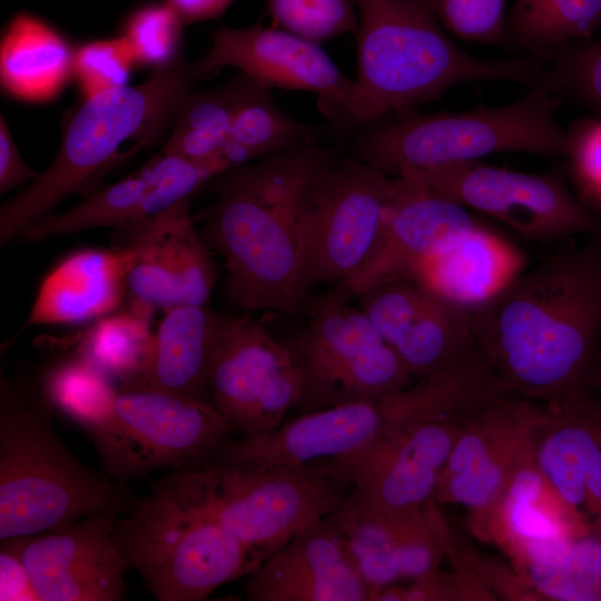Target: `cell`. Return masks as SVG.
<instances>
[{"label": "cell", "instance_id": "obj_27", "mask_svg": "<svg viewBox=\"0 0 601 601\" xmlns=\"http://www.w3.org/2000/svg\"><path fill=\"white\" fill-rule=\"evenodd\" d=\"M239 72L219 88L191 93L179 104L171 131L162 151L199 162H216L229 170L223 160L227 136L249 83Z\"/></svg>", "mask_w": 601, "mask_h": 601}, {"label": "cell", "instance_id": "obj_42", "mask_svg": "<svg viewBox=\"0 0 601 601\" xmlns=\"http://www.w3.org/2000/svg\"><path fill=\"white\" fill-rule=\"evenodd\" d=\"M38 176L22 160L8 124L0 115V193L21 185L22 183L35 179Z\"/></svg>", "mask_w": 601, "mask_h": 601}, {"label": "cell", "instance_id": "obj_15", "mask_svg": "<svg viewBox=\"0 0 601 601\" xmlns=\"http://www.w3.org/2000/svg\"><path fill=\"white\" fill-rule=\"evenodd\" d=\"M224 171L216 162H199L160 150L135 173L97 189L71 209L46 216L19 240L36 243L57 235L111 227L115 248H129Z\"/></svg>", "mask_w": 601, "mask_h": 601}, {"label": "cell", "instance_id": "obj_20", "mask_svg": "<svg viewBox=\"0 0 601 601\" xmlns=\"http://www.w3.org/2000/svg\"><path fill=\"white\" fill-rule=\"evenodd\" d=\"M394 179L375 252L352 279L338 286L347 296H357L386 280L411 277L426 258L480 224L471 210L417 178L404 175Z\"/></svg>", "mask_w": 601, "mask_h": 601}, {"label": "cell", "instance_id": "obj_16", "mask_svg": "<svg viewBox=\"0 0 601 601\" xmlns=\"http://www.w3.org/2000/svg\"><path fill=\"white\" fill-rule=\"evenodd\" d=\"M465 422L443 417L401 425L334 462L364 510L392 522L411 520L433 499Z\"/></svg>", "mask_w": 601, "mask_h": 601}, {"label": "cell", "instance_id": "obj_29", "mask_svg": "<svg viewBox=\"0 0 601 601\" xmlns=\"http://www.w3.org/2000/svg\"><path fill=\"white\" fill-rule=\"evenodd\" d=\"M314 131L282 111L270 90L250 79L234 116L223 160L231 169L311 140Z\"/></svg>", "mask_w": 601, "mask_h": 601}, {"label": "cell", "instance_id": "obj_9", "mask_svg": "<svg viewBox=\"0 0 601 601\" xmlns=\"http://www.w3.org/2000/svg\"><path fill=\"white\" fill-rule=\"evenodd\" d=\"M85 432L118 482L208 460L234 434L210 402L140 384L116 391Z\"/></svg>", "mask_w": 601, "mask_h": 601}, {"label": "cell", "instance_id": "obj_28", "mask_svg": "<svg viewBox=\"0 0 601 601\" xmlns=\"http://www.w3.org/2000/svg\"><path fill=\"white\" fill-rule=\"evenodd\" d=\"M601 28V0H516L506 16L511 48L549 60Z\"/></svg>", "mask_w": 601, "mask_h": 601}, {"label": "cell", "instance_id": "obj_7", "mask_svg": "<svg viewBox=\"0 0 601 601\" xmlns=\"http://www.w3.org/2000/svg\"><path fill=\"white\" fill-rule=\"evenodd\" d=\"M559 100L540 85L499 107L405 116L362 132L353 142V156L393 178L500 152L562 157L566 130L554 115Z\"/></svg>", "mask_w": 601, "mask_h": 601}, {"label": "cell", "instance_id": "obj_8", "mask_svg": "<svg viewBox=\"0 0 601 601\" xmlns=\"http://www.w3.org/2000/svg\"><path fill=\"white\" fill-rule=\"evenodd\" d=\"M115 536L130 569L159 601H203L262 564L218 523L155 487L130 514L118 516Z\"/></svg>", "mask_w": 601, "mask_h": 601}, {"label": "cell", "instance_id": "obj_1", "mask_svg": "<svg viewBox=\"0 0 601 601\" xmlns=\"http://www.w3.org/2000/svg\"><path fill=\"white\" fill-rule=\"evenodd\" d=\"M476 342L506 390L549 403L593 386L601 357V235L523 268L472 308Z\"/></svg>", "mask_w": 601, "mask_h": 601}, {"label": "cell", "instance_id": "obj_23", "mask_svg": "<svg viewBox=\"0 0 601 601\" xmlns=\"http://www.w3.org/2000/svg\"><path fill=\"white\" fill-rule=\"evenodd\" d=\"M135 248H85L62 258L42 279L23 325L69 324L104 316L122 302Z\"/></svg>", "mask_w": 601, "mask_h": 601}, {"label": "cell", "instance_id": "obj_21", "mask_svg": "<svg viewBox=\"0 0 601 601\" xmlns=\"http://www.w3.org/2000/svg\"><path fill=\"white\" fill-rule=\"evenodd\" d=\"M245 595L250 601L368 600V588L348 558L337 510L252 571Z\"/></svg>", "mask_w": 601, "mask_h": 601}, {"label": "cell", "instance_id": "obj_37", "mask_svg": "<svg viewBox=\"0 0 601 601\" xmlns=\"http://www.w3.org/2000/svg\"><path fill=\"white\" fill-rule=\"evenodd\" d=\"M440 23L456 38L512 49L506 33V0H425Z\"/></svg>", "mask_w": 601, "mask_h": 601}, {"label": "cell", "instance_id": "obj_5", "mask_svg": "<svg viewBox=\"0 0 601 601\" xmlns=\"http://www.w3.org/2000/svg\"><path fill=\"white\" fill-rule=\"evenodd\" d=\"M53 410L41 384L1 374L0 540L120 510V482L71 452L55 428Z\"/></svg>", "mask_w": 601, "mask_h": 601}, {"label": "cell", "instance_id": "obj_32", "mask_svg": "<svg viewBox=\"0 0 601 601\" xmlns=\"http://www.w3.org/2000/svg\"><path fill=\"white\" fill-rule=\"evenodd\" d=\"M543 86L601 117V41L591 38L558 49L546 61Z\"/></svg>", "mask_w": 601, "mask_h": 601}, {"label": "cell", "instance_id": "obj_40", "mask_svg": "<svg viewBox=\"0 0 601 601\" xmlns=\"http://www.w3.org/2000/svg\"><path fill=\"white\" fill-rule=\"evenodd\" d=\"M494 591L476 574L461 569L437 570L403 588V601L496 600Z\"/></svg>", "mask_w": 601, "mask_h": 601}, {"label": "cell", "instance_id": "obj_19", "mask_svg": "<svg viewBox=\"0 0 601 601\" xmlns=\"http://www.w3.org/2000/svg\"><path fill=\"white\" fill-rule=\"evenodd\" d=\"M356 297L415 380L439 373L480 347L469 309L415 278L386 280Z\"/></svg>", "mask_w": 601, "mask_h": 601}, {"label": "cell", "instance_id": "obj_6", "mask_svg": "<svg viewBox=\"0 0 601 601\" xmlns=\"http://www.w3.org/2000/svg\"><path fill=\"white\" fill-rule=\"evenodd\" d=\"M152 487L218 523L262 563L354 491L333 460L290 467L208 459L166 471Z\"/></svg>", "mask_w": 601, "mask_h": 601}, {"label": "cell", "instance_id": "obj_18", "mask_svg": "<svg viewBox=\"0 0 601 601\" xmlns=\"http://www.w3.org/2000/svg\"><path fill=\"white\" fill-rule=\"evenodd\" d=\"M226 66L269 90L313 92L323 112L351 119L354 80L315 41L273 24L220 28L211 33V47L196 68L203 77Z\"/></svg>", "mask_w": 601, "mask_h": 601}, {"label": "cell", "instance_id": "obj_39", "mask_svg": "<svg viewBox=\"0 0 601 601\" xmlns=\"http://www.w3.org/2000/svg\"><path fill=\"white\" fill-rule=\"evenodd\" d=\"M390 522L396 534L401 580L415 581L436 571L443 551L425 514L411 520Z\"/></svg>", "mask_w": 601, "mask_h": 601}, {"label": "cell", "instance_id": "obj_3", "mask_svg": "<svg viewBox=\"0 0 601 601\" xmlns=\"http://www.w3.org/2000/svg\"><path fill=\"white\" fill-rule=\"evenodd\" d=\"M358 14L357 76L351 119L370 125L441 98L472 81L543 85L544 59L487 60L444 31L425 0H354Z\"/></svg>", "mask_w": 601, "mask_h": 601}, {"label": "cell", "instance_id": "obj_4", "mask_svg": "<svg viewBox=\"0 0 601 601\" xmlns=\"http://www.w3.org/2000/svg\"><path fill=\"white\" fill-rule=\"evenodd\" d=\"M200 78L178 60L152 69L137 86L83 100L63 129L51 165L0 208V246L20 238L71 194L88 196L114 167L161 138Z\"/></svg>", "mask_w": 601, "mask_h": 601}, {"label": "cell", "instance_id": "obj_10", "mask_svg": "<svg viewBox=\"0 0 601 601\" xmlns=\"http://www.w3.org/2000/svg\"><path fill=\"white\" fill-rule=\"evenodd\" d=\"M335 292L317 300L307 325L288 343L303 377L295 416L380 400L415 382L364 311Z\"/></svg>", "mask_w": 601, "mask_h": 601}, {"label": "cell", "instance_id": "obj_44", "mask_svg": "<svg viewBox=\"0 0 601 601\" xmlns=\"http://www.w3.org/2000/svg\"><path fill=\"white\" fill-rule=\"evenodd\" d=\"M593 387L597 388L598 392H599V394L597 395V398H598L600 407H601V357H600L599 367H598V371H597V374H595V378H594V382H593Z\"/></svg>", "mask_w": 601, "mask_h": 601}, {"label": "cell", "instance_id": "obj_2", "mask_svg": "<svg viewBox=\"0 0 601 601\" xmlns=\"http://www.w3.org/2000/svg\"><path fill=\"white\" fill-rule=\"evenodd\" d=\"M329 154L304 141L226 170L216 180L205 242L224 259L228 299L246 311L290 314L306 279L302 219L307 195Z\"/></svg>", "mask_w": 601, "mask_h": 601}, {"label": "cell", "instance_id": "obj_36", "mask_svg": "<svg viewBox=\"0 0 601 601\" xmlns=\"http://www.w3.org/2000/svg\"><path fill=\"white\" fill-rule=\"evenodd\" d=\"M135 66L129 46L121 36L93 40L75 49L72 77L86 100L128 86Z\"/></svg>", "mask_w": 601, "mask_h": 601}, {"label": "cell", "instance_id": "obj_24", "mask_svg": "<svg viewBox=\"0 0 601 601\" xmlns=\"http://www.w3.org/2000/svg\"><path fill=\"white\" fill-rule=\"evenodd\" d=\"M231 318L206 305L167 309L152 337L146 370L134 385L210 402V364Z\"/></svg>", "mask_w": 601, "mask_h": 601}, {"label": "cell", "instance_id": "obj_26", "mask_svg": "<svg viewBox=\"0 0 601 601\" xmlns=\"http://www.w3.org/2000/svg\"><path fill=\"white\" fill-rule=\"evenodd\" d=\"M73 53L66 38L47 22L17 13L1 36V87L22 101H51L72 77Z\"/></svg>", "mask_w": 601, "mask_h": 601}, {"label": "cell", "instance_id": "obj_34", "mask_svg": "<svg viewBox=\"0 0 601 601\" xmlns=\"http://www.w3.org/2000/svg\"><path fill=\"white\" fill-rule=\"evenodd\" d=\"M185 24L164 1L148 3L126 19L121 37L137 66L160 68L178 60Z\"/></svg>", "mask_w": 601, "mask_h": 601}, {"label": "cell", "instance_id": "obj_22", "mask_svg": "<svg viewBox=\"0 0 601 601\" xmlns=\"http://www.w3.org/2000/svg\"><path fill=\"white\" fill-rule=\"evenodd\" d=\"M189 209L190 203L129 247L135 248V257L127 292L138 303L167 311L179 305H206L210 298L215 264Z\"/></svg>", "mask_w": 601, "mask_h": 601}, {"label": "cell", "instance_id": "obj_17", "mask_svg": "<svg viewBox=\"0 0 601 601\" xmlns=\"http://www.w3.org/2000/svg\"><path fill=\"white\" fill-rule=\"evenodd\" d=\"M119 509L62 528L0 540L22 560L39 601H119L130 569L115 528Z\"/></svg>", "mask_w": 601, "mask_h": 601}, {"label": "cell", "instance_id": "obj_43", "mask_svg": "<svg viewBox=\"0 0 601 601\" xmlns=\"http://www.w3.org/2000/svg\"><path fill=\"white\" fill-rule=\"evenodd\" d=\"M185 26L220 17L234 0H164Z\"/></svg>", "mask_w": 601, "mask_h": 601}, {"label": "cell", "instance_id": "obj_38", "mask_svg": "<svg viewBox=\"0 0 601 601\" xmlns=\"http://www.w3.org/2000/svg\"><path fill=\"white\" fill-rule=\"evenodd\" d=\"M565 130L566 174L575 196L597 216L601 214V117L577 119Z\"/></svg>", "mask_w": 601, "mask_h": 601}, {"label": "cell", "instance_id": "obj_30", "mask_svg": "<svg viewBox=\"0 0 601 601\" xmlns=\"http://www.w3.org/2000/svg\"><path fill=\"white\" fill-rule=\"evenodd\" d=\"M337 516L348 558L370 588L373 601L380 590L401 580L394 528L364 510L354 491L337 510Z\"/></svg>", "mask_w": 601, "mask_h": 601}, {"label": "cell", "instance_id": "obj_11", "mask_svg": "<svg viewBox=\"0 0 601 601\" xmlns=\"http://www.w3.org/2000/svg\"><path fill=\"white\" fill-rule=\"evenodd\" d=\"M395 179L355 158L332 161L314 181L303 211L306 279L342 286L380 242Z\"/></svg>", "mask_w": 601, "mask_h": 601}, {"label": "cell", "instance_id": "obj_41", "mask_svg": "<svg viewBox=\"0 0 601 601\" xmlns=\"http://www.w3.org/2000/svg\"><path fill=\"white\" fill-rule=\"evenodd\" d=\"M0 542V601H39L19 554Z\"/></svg>", "mask_w": 601, "mask_h": 601}, {"label": "cell", "instance_id": "obj_33", "mask_svg": "<svg viewBox=\"0 0 601 601\" xmlns=\"http://www.w3.org/2000/svg\"><path fill=\"white\" fill-rule=\"evenodd\" d=\"M41 386L53 408L83 431L104 413L116 392L95 365L85 362L56 367Z\"/></svg>", "mask_w": 601, "mask_h": 601}, {"label": "cell", "instance_id": "obj_13", "mask_svg": "<svg viewBox=\"0 0 601 601\" xmlns=\"http://www.w3.org/2000/svg\"><path fill=\"white\" fill-rule=\"evenodd\" d=\"M428 414L425 390L412 384L380 400L294 416L258 437H230L211 459L237 465L307 466L356 453L393 427L423 420Z\"/></svg>", "mask_w": 601, "mask_h": 601}, {"label": "cell", "instance_id": "obj_31", "mask_svg": "<svg viewBox=\"0 0 601 601\" xmlns=\"http://www.w3.org/2000/svg\"><path fill=\"white\" fill-rule=\"evenodd\" d=\"M521 578L542 600L601 601V535L573 539L555 560L529 565Z\"/></svg>", "mask_w": 601, "mask_h": 601}, {"label": "cell", "instance_id": "obj_35", "mask_svg": "<svg viewBox=\"0 0 601 601\" xmlns=\"http://www.w3.org/2000/svg\"><path fill=\"white\" fill-rule=\"evenodd\" d=\"M272 24L317 43L357 33L354 0H268Z\"/></svg>", "mask_w": 601, "mask_h": 601}, {"label": "cell", "instance_id": "obj_14", "mask_svg": "<svg viewBox=\"0 0 601 601\" xmlns=\"http://www.w3.org/2000/svg\"><path fill=\"white\" fill-rule=\"evenodd\" d=\"M302 392V371L288 344L249 314L233 317L210 364L208 394L234 434L253 439L273 432Z\"/></svg>", "mask_w": 601, "mask_h": 601}, {"label": "cell", "instance_id": "obj_25", "mask_svg": "<svg viewBox=\"0 0 601 601\" xmlns=\"http://www.w3.org/2000/svg\"><path fill=\"white\" fill-rule=\"evenodd\" d=\"M523 268L522 253L480 223L426 258L411 277L470 311L493 297Z\"/></svg>", "mask_w": 601, "mask_h": 601}, {"label": "cell", "instance_id": "obj_12", "mask_svg": "<svg viewBox=\"0 0 601 601\" xmlns=\"http://www.w3.org/2000/svg\"><path fill=\"white\" fill-rule=\"evenodd\" d=\"M404 175L525 239L553 243L600 233L599 217L569 189L562 171L534 174L470 161Z\"/></svg>", "mask_w": 601, "mask_h": 601}]
</instances>
